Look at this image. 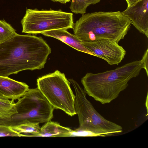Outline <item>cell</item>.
<instances>
[{
  "label": "cell",
  "mask_w": 148,
  "mask_h": 148,
  "mask_svg": "<svg viewBox=\"0 0 148 148\" xmlns=\"http://www.w3.org/2000/svg\"><path fill=\"white\" fill-rule=\"evenodd\" d=\"M53 1L58 2L62 3H66L71 1V0H51Z\"/></svg>",
  "instance_id": "ffe728a7"
},
{
  "label": "cell",
  "mask_w": 148,
  "mask_h": 148,
  "mask_svg": "<svg viewBox=\"0 0 148 148\" xmlns=\"http://www.w3.org/2000/svg\"><path fill=\"white\" fill-rule=\"evenodd\" d=\"M23 33L37 34L54 30L73 29V14L61 10L27 9L21 20Z\"/></svg>",
  "instance_id": "52a82bcc"
},
{
  "label": "cell",
  "mask_w": 148,
  "mask_h": 148,
  "mask_svg": "<svg viewBox=\"0 0 148 148\" xmlns=\"http://www.w3.org/2000/svg\"><path fill=\"white\" fill-rule=\"evenodd\" d=\"M70 84L65 74L58 70L37 80V87L54 109L62 110L72 116L76 113L74 106L75 96Z\"/></svg>",
  "instance_id": "8992f818"
},
{
  "label": "cell",
  "mask_w": 148,
  "mask_h": 148,
  "mask_svg": "<svg viewBox=\"0 0 148 148\" xmlns=\"http://www.w3.org/2000/svg\"><path fill=\"white\" fill-rule=\"evenodd\" d=\"M29 89L25 83L16 81L8 77L0 76V93L14 101L22 97Z\"/></svg>",
  "instance_id": "30bf717a"
},
{
  "label": "cell",
  "mask_w": 148,
  "mask_h": 148,
  "mask_svg": "<svg viewBox=\"0 0 148 148\" xmlns=\"http://www.w3.org/2000/svg\"><path fill=\"white\" fill-rule=\"evenodd\" d=\"M101 0H72L70 8L75 14H82L86 13L87 8L90 5L95 4Z\"/></svg>",
  "instance_id": "5bb4252c"
},
{
  "label": "cell",
  "mask_w": 148,
  "mask_h": 148,
  "mask_svg": "<svg viewBox=\"0 0 148 148\" xmlns=\"http://www.w3.org/2000/svg\"><path fill=\"white\" fill-rule=\"evenodd\" d=\"M66 29H60L45 32L41 34L57 39L77 50L95 56L94 54L85 47L74 34L68 32Z\"/></svg>",
  "instance_id": "8fae6325"
},
{
  "label": "cell",
  "mask_w": 148,
  "mask_h": 148,
  "mask_svg": "<svg viewBox=\"0 0 148 148\" xmlns=\"http://www.w3.org/2000/svg\"><path fill=\"white\" fill-rule=\"evenodd\" d=\"M139 0H126L127 4V7L130 6Z\"/></svg>",
  "instance_id": "d6986e66"
},
{
  "label": "cell",
  "mask_w": 148,
  "mask_h": 148,
  "mask_svg": "<svg viewBox=\"0 0 148 148\" xmlns=\"http://www.w3.org/2000/svg\"><path fill=\"white\" fill-rule=\"evenodd\" d=\"M0 99H3V100H9L6 97L3 95H2L0 93Z\"/></svg>",
  "instance_id": "44dd1931"
},
{
  "label": "cell",
  "mask_w": 148,
  "mask_h": 148,
  "mask_svg": "<svg viewBox=\"0 0 148 148\" xmlns=\"http://www.w3.org/2000/svg\"><path fill=\"white\" fill-rule=\"evenodd\" d=\"M17 112L0 118V125L12 127L26 123H43L53 117L54 108L37 87L29 89L15 103Z\"/></svg>",
  "instance_id": "277c9868"
},
{
  "label": "cell",
  "mask_w": 148,
  "mask_h": 148,
  "mask_svg": "<svg viewBox=\"0 0 148 148\" xmlns=\"http://www.w3.org/2000/svg\"><path fill=\"white\" fill-rule=\"evenodd\" d=\"M51 52L42 37L17 34L0 44V76L41 69Z\"/></svg>",
  "instance_id": "6da1fadb"
},
{
  "label": "cell",
  "mask_w": 148,
  "mask_h": 148,
  "mask_svg": "<svg viewBox=\"0 0 148 148\" xmlns=\"http://www.w3.org/2000/svg\"><path fill=\"white\" fill-rule=\"evenodd\" d=\"M122 13L140 32L148 38V0H139Z\"/></svg>",
  "instance_id": "9c48e42d"
},
{
  "label": "cell",
  "mask_w": 148,
  "mask_h": 148,
  "mask_svg": "<svg viewBox=\"0 0 148 148\" xmlns=\"http://www.w3.org/2000/svg\"><path fill=\"white\" fill-rule=\"evenodd\" d=\"M74 131L69 127L62 126L57 122L50 121L41 127L37 137H72Z\"/></svg>",
  "instance_id": "7c38bea8"
},
{
  "label": "cell",
  "mask_w": 148,
  "mask_h": 148,
  "mask_svg": "<svg viewBox=\"0 0 148 148\" xmlns=\"http://www.w3.org/2000/svg\"><path fill=\"white\" fill-rule=\"evenodd\" d=\"M82 44L95 57L104 60L110 65H118L126 53L122 47L111 39H101Z\"/></svg>",
  "instance_id": "ba28073f"
},
{
  "label": "cell",
  "mask_w": 148,
  "mask_h": 148,
  "mask_svg": "<svg viewBox=\"0 0 148 148\" xmlns=\"http://www.w3.org/2000/svg\"><path fill=\"white\" fill-rule=\"evenodd\" d=\"M17 34L10 25L4 20H0V44L13 37Z\"/></svg>",
  "instance_id": "2e32d148"
},
{
  "label": "cell",
  "mask_w": 148,
  "mask_h": 148,
  "mask_svg": "<svg viewBox=\"0 0 148 148\" xmlns=\"http://www.w3.org/2000/svg\"><path fill=\"white\" fill-rule=\"evenodd\" d=\"M69 80L75 90V109L79 123V126L75 132L89 131L102 134L104 136L122 132L121 126L107 120L96 110L87 99L86 91L76 81L72 79Z\"/></svg>",
  "instance_id": "5b68a950"
},
{
  "label": "cell",
  "mask_w": 148,
  "mask_h": 148,
  "mask_svg": "<svg viewBox=\"0 0 148 148\" xmlns=\"http://www.w3.org/2000/svg\"><path fill=\"white\" fill-rule=\"evenodd\" d=\"M17 112L14 101L0 99V118H8Z\"/></svg>",
  "instance_id": "9a60e30c"
},
{
  "label": "cell",
  "mask_w": 148,
  "mask_h": 148,
  "mask_svg": "<svg viewBox=\"0 0 148 148\" xmlns=\"http://www.w3.org/2000/svg\"><path fill=\"white\" fill-rule=\"evenodd\" d=\"M131 24L119 11L95 12L82 14L73 29L82 43L109 38L118 43L127 34Z\"/></svg>",
  "instance_id": "3957f363"
},
{
  "label": "cell",
  "mask_w": 148,
  "mask_h": 148,
  "mask_svg": "<svg viewBox=\"0 0 148 148\" xmlns=\"http://www.w3.org/2000/svg\"><path fill=\"white\" fill-rule=\"evenodd\" d=\"M10 127L14 131L26 135L27 137H37L41 129L39 124L31 123H26Z\"/></svg>",
  "instance_id": "4fadbf2b"
},
{
  "label": "cell",
  "mask_w": 148,
  "mask_h": 148,
  "mask_svg": "<svg viewBox=\"0 0 148 148\" xmlns=\"http://www.w3.org/2000/svg\"><path fill=\"white\" fill-rule=\"evenodd\" d=\"M10 136H27L26 135L14 131L10 127L0 125V137Z\"/></svg>",
  "instance_id": "e0dca14e"
},
{
  "label": "cell",
  "mask_w": 148,
  "mask_h": 148,
  "mask_svg": "<svg viewBox=\"0 0 148 148\" xmlns=\"http://www.w3.org/2000/svg\"><path fill=\"white\" fill-rule=\"evenodd\" d=\"M143 68L141 60L133 61L114 70L87 73L81 82L89 96L102 104L108 103L118 97L128 86L129 81L139 75Z\"/></svg>",
  "instance_id": "7a4b0ae2"
},
{
  "label": "cell",
  "mask_w": 148,
  "mask_h": 148,
  "mask_svg": "<svg viewBox=\"0 0 148 148\" xmlns=\"http://www.w3.org/2000/svg\"><path fill=\"white\" fill-rule=\"evenodd\" d=\"M143 65V68L145 70L147 75L148 76V49L145 51L141 60Z\"/></svg>",
  "instance_id": "ac0fdd59"
}]
</instances>
